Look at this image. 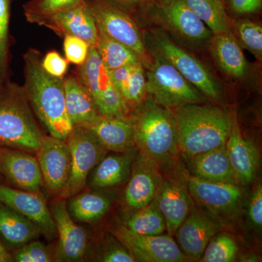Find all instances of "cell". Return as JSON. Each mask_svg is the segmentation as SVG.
I'll return each instance as SVG.
<instances>
[{"instance_id":"cell-38","label":"cell","mask_w":262,"mask_h":262,"mask_svg":"<svg viewBox=\"0 0 262 262\" xmlns=\"http://www.w3.org/2000/svg\"><path fill=\"white\" fill-rule=\"evenodd\" d=\"M63 38V51L67 61L77 67L82 65L89 55V45L74 36L67 35Z\"/></svg>"},{"instance_id":"cell-40","label":"cell","mask_w":262,"mask_h":262,"mask_svg":"<svg viewBox=\"0 0 262 262\" xmlns=\"http://www.w3.org/2000/svg\"><path fill=\"white\" fill-rule=\"evenodd\" d=\"M42 68L49 75L58 78H64L68 70V61L55 51L48 52L41 60Z\"/></svg>"},{"instance_id":"cell-30","label":"cell","mask_w":262,"mask_h":262,"mask_svg":"<svg viewBox=\"0 0 262 262\" xmlns=\"http://www.w3.org/2000/svg\"><path fill=\"white\" fill-rule=\"evenodd\" d=\"M210 31L214 34L232 30L230 20L226 13L225 3L221 0H184Z\"/></svg>"},{"instance_id":"cell-20","label":"cell","mask_w":262,"mask_h":262,"mask_svg":"<svg viewBox=\"0 0 262 262\" xmlns=\"http://www.w3.org/2000/svg\"><path fill=\"white\" fill-rule=\"evenodd\" d=\"M154 200L165 220L169 235L177 233L190 213V198L187 189L178 182L162 179Z\"/></svg>"},{"instance_id":"cell-23","label":"cell","mask_w":262,"mask_h":262,"mask_svg":"<svg viewBox=\"0 0 262 262\" xmlns=\"http://www.w3.org/2000/svg\"><path fill=\"white\" fill-rule=\"evenodd\" d=\"M210 40L212 56L221 70L234 79L246 77L248 64L232 30L214 34Z\"/></svg>"},{"instance_id":"cell-26","label":"cell","mask_w":262,"mask_h":262,"mask_svg":"<svg viewBox=\"0 0 262 262\" xmlns=\"http://www.w3.org/2000/svg\"><path fill=\"white\" fill-rule=\"evenodd\" d=\"M89 129L107 150L124 152L134 146V125L129 117H102Z\"/></svg>"},{"instance_id":"cell-27","label":"cell","mask_w":262,"mask_h":262,"mask_svg":"<svg viewBox=\"0 0 262 262\" xmlns=\"http://www.w3.org/2000/svg\"><path fill=\"white\" fill-rule=\"evenodd\" d=\"M40 232L32 222L4 203H0V237L12 247L34 241Z\"/></svg>"},{"instance_id":"cell-43","label":"cell","mask_w":262,"mask_h":262,"mask_svg":"<svg viewBox=\"0 0 262 262\" xmlns=\"http://www.w3.org/2000/svg\"><path fill=\"white\" fill-rule=\"evenodd\" d=\"M108 1L125 8L131 13L147 4L150 0H108Z\"/></svg>"},{"instance_id":"cell-44","label":"cell","mask_w":262,"mask_h":262,"mask_svg":"<svg viewBox=\"0 0 262 262\" xmlns=\"http://www.w3.org/2000/svg\"><path fill=\"white\" fill-rule=\"evenodd\" d=\"M13 261V257L12 254L8 252V249L4 244L2 242V239L0 238V262H10Z\"/></svg>"},{"instance_id":"cell-1","label":"cell","mask_w":262,"mask_h":262,"mask_svg":"<svg viewBox=\"0 0 262 262\" xmlns=\"http://www.w3.org/2000/svg\"><path fill=\"white\" fill-rule=\"evenodd\" d=\"M24 58L23 88L33 113L50 136L66 140L74 127L66 107L63 78L44 70L40 53L36 50H29Z\"/></svg>"},{"instance_id":"cell-10","label":"cell","mask_w":262,"mask_h":262,"mask_svg":"<svg viewBox=\"0 0 262 262\" xmlns=\"http://www.w3.org/2000/svg\"><path fill=\"white\" fill-rule=\"evenodd\" d=\"M152 15L162 27L187 42L201 43L213 37L184 0H155Z\"/></svg>"},{"instance_id":"cell-19","label":"cell","mask_w":262,"mask_h":262,"mask_svg":"<svg viewBox=\"0 0 262 262\" xmlns=\"http://www.w3.org/2000/svg\"><path fill=\"white\" fill-rule=\"evenodd\" d=\"M219 229V225L213 220L193 209L177 229L179 247L186 258L198 261Z\"/></svg>"},{"instance_id":"cell-12","label":"cell","mask_w":262,"mask_h":262,"mask_svg":"<svg viewBox=\"0 0 262 262\" xmlns=\"http://www.w3.org/2000/svg\"><path fill=\"white\" fill-rule=\"evenodd\" d=\"M113 235L132 254L136 261L181 262L185 256L170 235H144L130 232L122 225L112 229Z\"/></svg>"},{"instance_id":"cell-39","label":"cell","mask_w":262,"mask_h":262,"mask_svg":"<svg viewBox=\"0 0 262 262\" xmlns=\"http://www.w3.org/2000/svg\"><path fill=\"white\" fill-rule=\"evenodd\" d=\"M120 242V241H119ZM96 261L103 262H134L135 258L125 246L120 242L110 243L103 246V251H99Z\"/></svg>"},{"instance_id":"cell-21","label":"cell","mask_w":262,"mask_h":262,"mask_svg":"<svg viewBox=\"0 0 262 262\" xmlns=\"http://www.w3.org/2000/svg\"><path fill=\"white\" fill-rule=\"evenodd\" d=\"M225 146L237 182L241 184L252 182L257 173L259 153L254 144L242 135L235 119Z\"/></svg>"},{"instance_id":"cell-6","label":"cell","mask_w":262,"mask_h":262,"mask_svg":"<svg viewBox=\"0 0 262 262\" xmlns=\"http://www.w3.org/2000/svg\"><path fill=\"white\" fill-rule=\"evenodd\" d=\"M99 32L135 52L147 66L151 58L137 24L125 8L108 0H84Z\"/></svg>"},{"instance_id":"cell-42","label":"cell","mask_w":262,"mask_h":262,"mask_svg":"<svg viewBox=\"0 0 262 262\" xmlns=\"http://www.w3.org/2000/svg\"><path fill=\"white\" fill-rule=\"evenodd\" d=\"M232 13L238 15L254 14L262 8V0H228Z\"/></svg>"},{"instance_id":"cell-3","label":"cell","mask_w":262,"mask_h":262,"mask_svg":"<svg viewBox=\"0 0 262 262\" xmlns=\"http://www.w3.org/2000/svg\"><path fill=\"white\" fill-rule=\"evenodd\" d=\"M170 110L177 122L179 151L188 159L226 145L233 119L223 110L196 103Z\"/></svg>"},{"instance_id":"cell-5","label":"cell","mask_w":262,"mask_h":262,"mask_svg":"<svg viewBox=\"0 0 262 262\" xmlns=\"http://www.w3.org/2000/svg\"><path fill=\"white\" fill-rule=\"evenodd\" d=\"M145 72L146 94L155 103L173 110L203 99L201 91L194 87L171 63L153 50Z\"/></svg>"},{"instance_id":"cell-45","label":"cell","mask_w":262,"mask_h":262,"mask_svg":"<svg viewBox=\"0 0 262 262\" xmlns=\"http://www.w3.org/2000/svg\"><path fill=\"white\" fill-rule=\"evenodd\" d=\"M221 1H222V2H223V3H225L226 0H221Z\"/></svg>"},{"instance_id":"cell-18","label":"cell","mask_w":262,"mask_h":262,"mask_svg":"<svg viewBox=\"0 0 262 262\" xmlns=\"http://www.w3.org/2000/svg\"><path fill=\"white\" fill-rule=\"evenodd\" d=\"M39 26L51 29L61 37L71 35L80 38L90 47H96L97 26L84 0L77 6L52 15Z\"/></svg>"},{"instance_id":"cell-22","label":"cell","mask_w":262,"mask_h":262,"mask_svg":"<svg viewBox=\"0 0 262 262\" xmlns=\"http://www.w3.org/2000/svg\"><path fill=\"white\" fill-rule=\"evenodd\" d=\"M66 107L73 127L89 129L102 117L85 86L77 74L63 78Z\"/></svg>"},{"instance_id":"cell-33","label":"cell","mask_w":262,"mask_h":262,"mask_svg":"<svg viewBox=\"0 0 262 262\" xmlns=\"http://www.w3.org/2000/svg\"><path fill=\"white\" fill-rule=\"evenodd\" d=\"M119 92L129 111L135 110L146 98V74L143 64L136 65L130 75L119 88Z\"/></svg>"},{"instance_id":"cell-15","label":"cell","mask_w":262,"mask_h":262,"mask_svg":"<svg viewBox=\"0 0 262 262\" xmlns=\"http://www.w3.org/2000/svg\"><path fill=\"white\" fill-rule=\"evenodd\" d=\"M0 173L17 189L42 193V174L32 153L0 146Z\"/></svg>"},{"instance_id":"cell-25","label":"cell","mask_w":262,"mask_h":262,"mask_svg":"<svg viewBox=\"0 0 262 262\" xmlns=\"http://www.w3.org/2000/svg\"><path fill=\"white\" fill-rule=\"evenodd\" d=\"M190 160L191 170L196 178L237 184L225 146L201 153Z\"/></svg>"},{"instance_id":"cell-16","label":"cell","mask_w":262,"mask_h":262,"mask_svg":"<svg viewBox=\"0 0 262 262\" xmlns=\"http://www.w3.org/2000/svg\"><path fill=\"white\" fill-rule=\"evenodd\" d=\"M188 189L201 206L217 215H229L236 212L244 196L237 184L210 182L194 176L188 180Z\"/></svg>"},{"instance_id":"cell-34","label":"cell","mask_w":262,"mask_h":262,"mask_svg":"<svg viewBox=\"0 0 262 262\" xmlns=\"http://www.w3.org/2000/svg\"><path fill=\"white\" fill-rule=\"evenodd\" d=\"M238 248L229 234H215L207 245L201 261L204 262H231L235 260Z\"/></svg>"},{"instance_id":"cell-37","label":"cell","mask_w":262,"mask_h":262,"mask_svg":"<svg viewBox=\"0 0 262 262\" xmlns=\"http://www.w3.org/2000/svg\"><path fill=\"white\" fill-rule=\"evenodd\" d=\"M12 257L13 261L17 262L55 261V249L34 239L17 248Z\"/></svg>"},{"instance_id":"cell-8","label":"cell","mask_w":262,"mask_h":262,"mask_svg":"<svg viewBox=\"0 0 262 262\" xmlns=\"http://www.w3.org/2000/svg\"><path fill=\"white\" fill-rule=\"evenodd\" d=\"M70 148V177L63 192L58 198L66 200L82 192L90 173L106 156L108 150L90 129L74 127L65 140Z\"/></svg>"},{"instance_id":"cell-13","label":"cell","mask_w":262,"mask_h":262,"mask_svg":"<svg viewBox=\"0 0 262 262\" xmlns=\"http://www.w3.org/2000/svg\"><path fill=\"white\" fill-rule=\"evenodd\" d=\"M49 208L56 223L58 237L55 248V261H83L89 251V238L84 229L71 216L67 201L55 198L50 203Z\"/></svg>"},{"instance_id":"cell-4","label":"cell","mask_w":262,"mask_h":262,"mask_svg":"<svg viewBox=\"0 0 262 262\" xmlns=\"http://www.w3.org/2000/svg\"><path fill=\"white\" fill-rule=\"evenodd\" d=\"M43 136L23 86L0 83V146L35 155Z\"/></svg>"},{"instance_id":"cell-32","label":"cell","mask_w":262,"mask_h":262,"mask_svg":"<svg viewBox=\"0 0 262 262\" xmlns=\"http://www.w3.org/2000/svg\"><path fill=\"white\" fill-rule=\"evenodd\" d=\"M82 0H31L24 5V15L29 22L40 25L42 22L63 10L80 4Z\"/></svg>"},{"instance_id":"cell-17","label":"cell","mask_w":262,"mask_h":262,"mask_svg":"<svg viewBox=\"0 0 262 262\" xmlns=\"http://www.w3.org/2000/svg\"><path fill=\"white\" fill-rule=\"evenodd\" d=\"M130 176L124 200L128 208L136 211L154 200L162 178L158 165L142 154L133 162Z\"/></svg>"},{"instance_id":"cell-7","label":"cell","mask_w":262,"mask_h":262,"mask_svg":"<svg viewBox=\"0 0 262 262\" xmlns=\"http://www.w3.org/2000/svg\"><path fill=\"white\" fill-rule=\"evenodd\" d=\"M76 74L94 98L103 117H128L130 111L113 84L110 70L101 61L95 47H90L85 61L77 67Z\"/></svg>"},{"instance_id":"cell-11","label":"cell","mask_w":262,"mask_h":262,"mask_svg":"<svg viewBox=\"0 0 262 262\" xmlns=\"http://www.w3.org/2000/svg\"><path fill=\"white\" fill-rule=\"evenodd\" d=\"M35 156L46 192L53 198H58L67 185L70 173L71 154L67 141L44 135Z\"/></svg>"},{"instance_id":"cell-9","label":"cell","mask_w":262,"mask_h":262,"mask_svg":"<svg viewBox=\"0 0 262 262\" xmlns=\"http://www.w3.org/2000/svg\"><path fill=\"white\" fill-rule=\"evenodd\" d=\"M151 50L168 60L186 79L204 96L218 99L221 86L211 71L195 57L177 46L165 32L156 30L149 38Z\"/></svg>"},{"instance_id":"cell-24","label":"cell","mask_w":262,"mask_h":262,"mask_svg":"<svg viewBox=\"0 0 262 262\" xmlns=\"http://www.w3.org/2000/svg\"><path fill=\"white\" fill-rule=\"evenodd\" d=\"M131 149L105 156L91 171L90 186L94 189L116 187L130 177L134 155Z\"/></svg>"},{"instance_id":"cell-29","label":"cell","mask_w":262,"mask_h":262,"mask_svg":"<svg viewBox=\"0 0 262 262\" xmlns=\"http://www.w3.org/2000/svg\"><path fill=\"white\" fill-rule=\"evenodd\" d=\"M95 48L108 70L124 66L143 64L141 58L130 48L99 31Z\"/></svg>"},{"instance_id":"cell-41","label":"cell","mask_w":262,"mask_h":262,"mask_svg":"<svg viewBox=\"0 0 262 262\" xmlns=\"http://www.w3.org/2000/svg\"><path fill=\"white\" fill-rule=\"evenodd\" d=\"M248 216L253 227L261 229L262 226V187L258 184L251 196Z\"/></svg>"},{"instance_id":"cell-35","label":"cell","mask_w":262,"mask_h":262,"mask_svg":"<svg viewBox=\"0 0 262 262\" xmlns=\"http://www.w3.org/2000/svg\"><path fill=\"white\" fill-rule=\"evenodd\" d=\"M234 37L239 46L248 50L258 60L262 56V27L259 24L252 20L244 19L234 21L233 24Z\"/></svg>"},{"instance_id":"cell-31","label":"cell","mask_w":262,"mask_h":262,"mask_svg":"<svg viewBox=\"0 0 262 262\" xmlns=\"http://www.w3.org/2000/svg\"><path fill=\"white\" fill-rule=\"evenodd\" d=\"M135 211L122 224L130 232L144 235H158L163 234L166 229L165 220L155 200Z\"/></svg>"},{"instance_id":"cell-28","label":"cell","mask_w":262,"mask_h":262,"mask_svg":"<svg viewBox=\"0 0 262 262\" xmlns=\"http://www.w3.org/2000/svg\"><path fill=\"white\" fill-rule=\"evenodd\" d=\"M67 210L75 222L92 223L101 220L107 213L112 201L98 192H80L69 198Z\"/></svg>"},{"instance_id":"cell-36","label":"cell","mask_w":262,"mask_h":262,"mask_svg":"<svg viewBox=\"0 0 262 262\" xmlns=\"http://www.w3.org/2000/svg\"><path fill=\"white\" fill-rule=\"evenodd\" d=\"M12 0H0V83L8 80L9 21Z\"/></svg>"},{"instance_id":"cell-2","label":"cell","mask_w":262,"mask_h":262,"mask_svg":"<svg viewBox=\"0 0 262 262\" xmlns=\"http://www.w3.org/2000/svg\"><path fill=\"white\" fill-rule=\"evenodd\" d=\"M135 110L131 119L134 145L158 168L171 166L180 152L177 122L171 110L155 103L149 96Z\"/></svg>"},{"instance_id":"cell-14","label":"cell","mask_w":262,"mask_h":262,"mask_svg":"<svg viewBox=\"0 0 262 262\" xmlns=\"http://www.w3.org/2000/svg\"><path fill=\"white\" fill-rule=\"evenodd\" d=\"M0 203L13 208L32 222L48 241L58 237L56 223L42 193L0 184Z\"/></svg>"}]
</instances>
